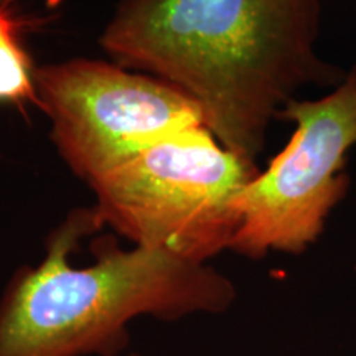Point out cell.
<instances>
[{
	"label": "cell",
	"instance_id": "6",
	"mask_svg": "<svg viewBox=\"0 0 356 356\" xmlns=\"http://www.w3.org/2000/svg\"><path fill=\"white\" fill-rule=\"evenodd\" d=\"M20 20L12 7H0V102L38 106L35 68L20 40Z\"/></svg>",
	"mask_w": 356,
	"mask_h": 356
},
{
	"label": "cell",
	"instance_id": "4",
	"mask_svg": "<svg viewBox=\"0 0 356 356\" xmlns=\"http://www.w3.org/2000/svg\"><path fill=\"white\" fill-rule=\"evenodd\" d=\"M279 119L296 124L291 140L236 200L229 251L254 261L305 252L346 197V157L356 145V65L328 95L293 99Z\"/></svg>",
	"mask_w": 356,
	"mask_h": 356
},
{
	"label": "cell",
	"instance_id": "1",
	"mask_svg": "<svg viewBox=\"0 0 356 356\" xmlns=\"http://www.w3.org/2000/svg\"><path fill=\"white\" fill-rule=\"evenodd\" d=\"M320 20L322 0H118L99 44L181 89L226 149L256 162L302 88L345 76L318 56Z\"/></svg>",
	"mask_w": 356,
	"mask_h": 356
},
{
	"label": "cell",
	"instance_id": "2",
	"mask_svg": "<svg viewBox=\"0 0 356 356\" xmlns=\"http://www.w3.org/2000/svg\"><path fill=\"white\" fill-rule=\"evenodd\" d=\"M99 229L95 208H74L48 234L43 259L13 275L0 299V356H108L126 350L134 320L222 315L234 305L228 275L157 249L101 244L92 264H71Z\"/></svg>",
	"mask_w": 356,
	"mask_h": 356
},
{
	"label": "cell",
	"instance_id": "7",
	"mask_svg": "<svg viewBox=\"0 0 356 356\" xmlns=\"http://www.w3.org/2000/svg\"><path fill=\"white\" fill-rule=\"evenodd\" d=\"M108 356H147L144 353H137V351H119V353H113V355H108Z\"/></svg>",
	"mask_w": 356,
	"mask_h": 356
},
{
	"label": "cell",
	"instance_id": "8",
	"mask_svg": "<svg viewBox=\"0 0 356 356\" xmlns=\"http://www.w3.org/2000/svg\"><path fill=\"white\" fill-rule=\"evenodd\" d=\"M15 0H0V7H12V3Z\"/></svg>",
	"mask_w": 356,
	"mask_h": 356
},
{
	"label": "cell",
	"instance_id": "3",
	"mask_svg": "<svg viewBox=\"0 0 356 356\" xmlns=\"http://www.w3.org/2000/svg\"><path fill=\"white\" fill-rule=\"evenodd\" d=\"M257 173L256 162L197 126L150 145L89 188L101 228L109 226L132 246L210 264L229 251L236 200Z\"/></svg>",
	"mask_w": 356,
	"mask_h": 356
},
{
	"label": "cell",
	"instance_id": "5",
	"mask_svg": "<svg viewBox=\"0 0 356 356\" xmlns=\"http://www.w3.org/2000/svg\"><path fill=\"white\" fill-rule=\"evenodd\" d=\"M35 88L58 155L88 185L173 134L204 126L202 108L181 89L109 61L37 66Z\"/></svg>",
	"mask_w": 356,
	"mask_h": 356
}]
</instances>
